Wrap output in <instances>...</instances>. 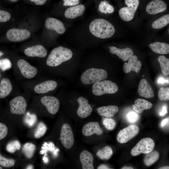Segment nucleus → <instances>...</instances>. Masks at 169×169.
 <instances>
[{
  "label": "nucleus",
  "instance_id": "1",
  "mask_svg": "<svg viewBox=\"0 0 169 169\" xmlns=\"http://www.w3.org/2000/svg\"><path fill=\"white\" fill-rule=\"evenodd\" d=\"M89 30L95 37L101 39L110 38L114 34L115 29L109 22L103 18L94 20L90 23Z\"/></svg>",
  "mask_w": 169,
  "mask_h": 169
},
{
  "label": "nucleus",
  "instance_id": "2",
  "mask_svg": "<svg viewBox=\"0 0 169 169\" xmlns=\"http://www.w3.org/2000/svg\"><path fill=\"white\" fill-rule=\"evenodd\" d=\"M73 52L69 49L59 46L53 49L49 55L47 64L51 67H56L70 60Z\"/></svg>",
  "mask_w": 169,
  "mask_h": 169
},
{
  "label": "nucleus",
  "instance_id": "3",
  "mask_svg": "<svg viewBox=\"0 0 169 169\" xmlns=\"http://www.w3.org/2000/svg\"><path fill=\"white\" fill-rule=\"evenodd\" d=\"M107 76V72L105 70L91 68L87 69L82 73L80 79L83 84L88 85L105 80Z\"/></svg>",
  "mask_w": 169,
  "mask_h": 169
},
{
  "label": "nucleus",
  "instance_id": "4",
  "mask_svg": "<svg viewBox=\"0 0 169 169\" xmlns=\"http://www.w3.org/2000/svg\"><path fill=\"white\" fill-rule=\"evenodd\" d=\"M117 85L111 81L104 80L96 82L92 87V93L96 96L105 94H113L118 90Z\"/></svg>",
  "mask_w": 169,
  "mask_h": 169
},
{
  "label": "nucleus",
  "instance_id": "5",
  "mask_svg": "<svg viewBox=\"0 0 169 169\" xmlns=\"http://www.w3.org/2000/svg\"><path fill=\"white\" fill-rule=\"evenodd\" d=\"M154 141L149 137L143 138L140 140L132 148L131 154L136 156L141 153L146 154L151 152L155 147Z\"/></svg>",
  "mask_w": 169,
  "mask_h": 169
},
{
  "label": "nucleus",
  "instance_id": "6",
  "mask_svg": "<svg viewBox=\"0 0 169 169\" xmlns=\"http://www.w3.org/2000/svg\"><path fill=\"white\" fill-rule=\"evenodd\" d=\"M127 7H123L119 11V14L120 18L125 21L132 20L139 3V0H125Z\"/></svg>",
  "mask_w": 169,
  "mask_h": 169
},
{
  "label": "nucleus",
  "instance_id": "7",
  "mask_svg": "<svg viewBox=\"0 0 169 169\" xmlns=\"http://www.w3.org/2000/svg\"><path fill=\"white\" fill-rule=\"evenodd\" d=\"M139 130L137 125H130L119 132L116 137L117 140L120 143H126L137 135Z\"/></svg>",
  "mask_w": 169,
  "mask_h": 169
},
{
  "label": "nucleus",
  "instance_id": "8",
  "mask_svg": "<svg viewBox=\"0 0 169 169\" xmlns=\"http://www.w3.org/2000/svg\"><path fill=\"white\" fill-rule=\"evenodd\" d=\"M59 139L67 149H69L73 146L74 143V135L72 128L68 124L65 123L63 125Z\"/></svg>",
  "mask_w": 169,
  "mask_h": 169
},
{
  "label": "nucleus",
  "instance_id": "9",
  "mask_svg": "<svg viewBox=\"0 0 169 169\" xmlns=\"http://www.w3.org/2000/svg\"><path fill=\"white\" fill-rule=\"evenodd\" d=\"M10 111L12 113L23 115L25 113L27 104L25 98L18 96L12 100L10 103Z\"/></svg>",
  "mask_w": 169,
  "mask_h": 169
},
{
  "label": "nucleus",
  "instance_id": "10",
  "mask_svg": "<svg viewBox=\"0 0 169 169\" xmlns=\"http://www.w3.org/2000/svg\"><path fill=\"white\" fill-rule=\"evenodd\" d=\"M7 38L12 42L21 41L28 38L30 36V32L26 29L11 28L7 33Z\"/></svg>",
  "mask_w": 169,
  "mask_h": 169
},
{
  "label": "nucleus",
  "instance_id": "11",
  "mask_svg": "<svg viewBox=\"0 0 169 169\" xmlns=\"http://www.w3.org/2000/svg\"><path fill=\"white\" fill-rule=\"evenodd\" d=\"M17 65L21 74L26 78H32L37 74L38 70L36 68L23 59L19 60Z\"/></svg>",
  "mask_w": 169,
  "mask_h": 169
},
{
  "label": "nucleus",
  "instance_id": "12",
  "mask_svg": "<svg viewBox=\"0 0 169 169\" xmlns=\"http://www.w3.org/2000/svg\"><path fill=\"white\" fill-rule=\"evenodd\" d=\"M41 102L46 107L48 112L51 114H56L59 109V101L54 96H44L41 98Z\"/></svg>",
  "mask_w": 169,
  "mask_h": 169
},
{
  "label": "nucleus",
  "instance_id": "13",
  "mask_svg": "<svg viewBox=\"0 0 169 169\" xmlns=\"http://www.w3.org/2000/svg\"><path fill=\"white\" fill-rule=\"evenodd\" d=\"M77 101L79 104L77 111L78 115L82 118L90 116L92 112V109L87 100L84 97L80 96L78 98Z\"/></svg>",
  "mask_w": 169,
  "mask_h": 169
},
{
  "label": "nucleus",
  "instance_id": "14",
  "mask_svg": "<svg viewBox=\"0 0 169 169\" xmlns=\"http://www.w3.org/2000/svg\"><path fill=\"white\" fill-rule=\"evenodd\" d=\"M82 132L84 136H89L94 134L101 135L103 131L98 122H90L84 125Z\"/></svg>",
  "mask_w": 169,
  "mask_h": 169
},
{
  "label": "nucleus",
  "instance_id": "15",
  "mask_svg": "<svg viewBox=\"0 0 169 169\" xmlns=\"http://www.w3.org/2000/svg\"><path fill=\"white\" fill-rule=\"evenodd\" d=\"M167 8V5L164 1L154 0L147 5L146 10L148 13L154 15L165 11Z\"/></svg>",
  "mask_w": 169,
  "mask_h": 169
},
{
  "label": "nucleus",
  "instance_id": "16",
  "mask_svg": "<svg viewBox=\"0 0 169 169\" xmlns=\"http://www.w3.org/2000/svg\"><path fill=\"white\" fill-rule=\"evenodd\" d=\"M142 66L141 62L138 60L136 55H134L129 59L128 63L125 62L123 65L124 72L125 73L130 72L131 71L138 73Z\"/></svg>",
  "mask_w": 169,
  "mask_h": 169
},
{
  "label": "nucleus",
  "instance_id": "17",
  "mask_svg": "<svg viewBox=\"0 0 169 169\" xmlns=\"http://www.w3.org/2000/svg\"><path fill=\"white\" fill-rule=\"evenodd\" d=\"M137 92L140 96L146 99L150 98L154 96L152 88L145 79L140 80L138 86Z\"/></svg>",
  "mask_w": 169,
  "mask_h": 169
},
{
  "label": "nucleus",
  "instance_id": "18",
  "mask_svg": "<svg viewBox=\"0 0 169 169\" xmlns=\"http://www.w3.org/2000/svg\"><path fill=\"white\" fill-rule=\"evenodd\" d=\"M24 53L29 57L44 58L46 56L47 52L43 46L36 45L27 47L24 50Z\"/></svg>",
  "mask_w": 169,
  "mask_h": 169
},
{
  "label": "nucleus",
  "instance_id": "19",
  "mask_svg": "<svg viewBox=\"0 0 169 169\" xmlns=\"http://www.w3.org/2000/svg\"><path fill=\"white\" fill-rule=\"evenodd\" d=\"M110 53L115 54L124 61H126L134 55L133 50L128 47L120 49L113 46L109 47Z\"/></svg>",
  "mask_w": 169,
  "mask_h": 169
},
{
  "label": "nucleus",
  "instance_id": "20",
  "mask_svg": "<svg viewBox=\"0 0 169 169\" xmlns=\"http://www.w3.org/2000/svg\"><path fill=\"white\" fill-rule=\"evenodd\" d=\"M46 27L49 29L54 30L59 34L64 33L66 30L64 24L60 20L53 18H49L46 20Z\"/></svg>",
  "mask_w": 169,
  "mask_h": 169
},
{
  "label": "nucleus",
  "instance_id": "21",
  "mask_svg": "<svg viewBox=\"0 0 169 169\" xmlns=\"http://www.w3.org/2000/svg\"><path fill=\"white\" fill-rule=\"evenodd\" d=\"M57 85V83L54 80H47L36 85L34 90L38 94H44L54 90Z\"/></svg>",
  "mask_w": 169,
  "mask_h": 169
},
{
  "label": "nucleus",
  "instance_id": "22",
  "mask_svg": "<svg viewBox=\"0 0 169 169\" xmlns=\"http://www.w3.org/2000/svg\"><path fill=\"white\" fill-rule=\"evenodd\" d=\"M79 159L83 169H94V157L91 153L86 150L83 151L80 154Z\"/></svg>",
  "mask_w": 169,
  "mask_h": 169
},
{
  "label": "nucleus",
  "instance_id": "23",
  "mask_svg": "<svg viewBox=\"0 0 169 169\" xmlns=\"http://www.w3.org/2000/svg\"><path fill=\"white\" fill-rule=\"evenodd\" d=\"M85 10L84 6L79 4L67 9L64 13V16L66 18L74 19L82 15Z\"/></svg>",
  "mask_w": 169,
  "mask_h": 169
},
{
  "label": "nucleus",
  "instance_id": "24",
  "mask_svg": "<svg viewBox=\"0 0 169 169\" xmlns=\"http://www.w3.org/2000/svg\"><path fill=\"white\" fill-rule=\"evenodd\" d=\"M97 110L98 113L101 116L112 118L118 111L119 109L116 105H109L99 107Z\"/></svg>",
  "mask_w": 169,
  "mask_h": 169
},
{
  "label": "nucleus",
  "instance_id": "25",
  "mask_svg": "<svg viewBox=\"0 0 169 169\" xmlns=\"http://www.w3.org/2000/svg\"><path fill=\"white\" fill-rule=\"evenodd\" d=\"M152 104L147 100L142 99H138L135 102V104L132 106L133 109L138 113H142L144 110L151 108Z\"/></svg>",
  "mask_w": 169,
  "mask_h": 169
},
{
  "label": "nucleus",
  "instance_id": "26",
  "mask_svg": "<svg viewBox=\"0 0 169 169\" xmlns=\"http://www.w3.org/2000/svg\"><path fill=\"white\" fill-rule=\"evenodd\" d=\"M13 89V86L10 79L3 78L0 84V98L3 99L8 95Z\"/></svg>",
  "mask_w": 169,
  "mask_h": 169
},
{
  "label": "nucleus",
  "instance_id": "27",
  "mask_svg": "<svg viewBox=\"0 0 169 169\" xmlns=\"http://www.w3.org/2000/svg\"><path fill=\"white\" fill-rule=\"evenodd\" d=\"M149 47L154 52L158 54L169 53V44H168L157 42L150 44Z\"/></svg>",
  "mask_w": 169,
  "mask_h": 169
},
{
  "label": "nucleus",
  "instance_id": "28",
  "mask_svg": "<svg viewBox=\"0 0 169 169\" xmlns=\"http://www.w3.org/2000/svg\"><path fill=\"white\" fill-rule=\"evenodd\" d=\"M169 23V14L165 15L154 21L152 23V27L155 29H161Z\"/></svg>",
  "mask_w": 169,
  "mask_h": 169
},
{
  "label": "nucleus",
  "instance_id": "29",
  "mask_svg": "<svg viewBox=\"0 0 169 169\" xmlns=\"http://www.w3.org/2000/svg\"><path fill=\"white\" fill-rule=\"evenodd\" d=\"M159 157L158 152L155 150L146 154L144 159V164L147 166H150L156 162Z\"/></svg>",
  "mask_w": 169,
  "mask_h": 169
},
{
  "label": "nucleus",
  "instance_id": "30",
  "mask_svg": "<svg viewBox=\"0 0 169 169\" xmlns=\"http://www.w3.org/2000/svg\"><path fill=\"white\" fill-rule=\"evenodd\" d=\"M113 150L109 146H106L99 150L96 153L97 156L101 160L109 159L113 154Z\"/></svg>",
  "mask_w": 169,
  "mask_h": 169
},
{
  "label": "nucleus",
  "instance_id": "31",
  "mask_svg": "<svg viewBox=\"0 0 169 169\" xmlns=\"http://www.w3.org/2000/svg\"><path fill=\"white\" fill-rule=\"evenodd\" d=\"M157 60L160 64L163 74L165 75L169 74V59L164 55L159 56Z\"/></svg>",
  "mask_w": 169,
  "mask_h": 169
},
{
  "label": "nucleus",
  "instance_id": "32",
  "mask_svg": "<svg viewBox=\"0 0 169 169\" xmlns=\"http://www.w3.org/2000/svg\"><path fill=\"white\" fill-rule=\"evenodd\" d=\"M35 145L31 143H27L23 147L22 151L25 156L28 158H31L36 149Z\"/></svg>",
  "mask_w": 169,
  "mask_h": 169
},
{
  "label": "nucleus",
  "instance_id": "33",
  "mask_svg": "<svg viewBox=\"0 0 169 169\" xmlns=\"http://www.w3.org/2000/svg\"><path fill=\"white\" fill-rule=\"evenodd\" d=\"M98 10L102 13H104L105 11L109 13H112L114 8L112 5H110L106 1H102L99 5Z\"/></svg>",
  "mask_w": 169,
  "mask_h": 169
},
{
  "label": "nucleus",
  "instance_id": "34",
  "mask_svg": "<svg viewBox=\"0 0 169 169\" xmlns=\"http://www.w3.org/2000/svg\"><path fill=\"white\" fill-rule=\"evenodd\" d=\"M41 149L40 154H45V156L47 155L46 152L48 151L52 152L53 155L58 150V148H55L54 144L52 142H50L49 144L47 142H44Z\"/></svg>",
  "mask_w": 169,
  "mask_h": 169
},
{
  "label": "nucleus",
  "instance_id": "35",
  "mask_svg": "<svg viewBox=\"0 0 169 169\" xmlns=\"http://www.w3.org/2000/svg\"><path fill=\"white\" fill-rule=\"evenodd\" d=\"M37 121L36 115L27 112L23 118L24 123L29 127H32L36 123Z\"/></svg>",
  "mask_w": 169,
  "mask_h": 169
},
{
  "label": "nucleus",
  "instance_id": "36",
  "mask_svg": "<svg viewBox=\"0 0 169 169\" xmlns=\"http://www.w3.org/2000/svg\"><path fill=\"white\" fill-rule=\"evenodd\" d=\"M47 130L46 125L43 122H40L38 125L34 134V137L36 138L43 136Z\"/></svg>",
  "mask_w": 169,
  "mask_h": 169
},
{
  "label": "nucleus",
  "instance_id": "37",
  "mask_svg": "<svg viewBox=\"0 0 169 169\" xmlns=\"http://www.w3.org/2000/svg\"><path fill=\"white\" fill-rule=\"evenodd\" d=\"M20 142L18 140H15L8 143L6 146V149L8 152L13 153L20 149Z\"/></svg>",
  "mask_w": 169,
  "mask_h": 169
},
{
  "label": "nucleus",
  "instance_id": "38",
  "mask_svg": "<svg viewBox=\"0 0 169 169\" xmlns=\"http://www.w3.org/2000/svg\"><path fill=\"white\" fill-rule=\"evenodd\" d=\"M159 100L161 101H168L169 100V88L161 87L158 93Z\"/></svg>",
  "mask_w": 169,
  "mask_h": 169
},
{
  "label": "nucleus",
  "instance_id": "39",
  "mask_svg": "<svg viewBox=\"0 0 169 169\" xmlns=\"http://www.w3.org/2000/svg\"><path fill=\"white\" fill-rule=\"evenodd\" d=\"M15 160L12 159H7L0 154V165L5 167H9L13 166Z\"/></svg>",
  "mask_w": 169,
  "mask_h": 169
},
{
  "label": "nucleus",
  "instance_id": "40",
  "mask_svg": "<svg viewBox=\"0 0 169 169\" xmlns=\"http://www.w3.org/2000/svg\"><path fill=\"white\" fill-rule=\"evenodd\" d=\"M103 125L108 130H112L114 129L116 125L115 120L112 118H105L103 120Z\"/></svg>",
  "mask_w": 169,
  "mask_h": 169
},
{
  "label": "nucleus",
  "instance_id": "41",
  "mask_svg": "<svg viewBox=\"0 0 169 169\" xmlns=\"http://www.w3.org/2000/svg\"><path fill=\"white\" fill-rule=\"evenodd\" d=\"M12 64L10 60L7 58L0 59V69L4 71L10 69Z\"/></svg>",
  "mask_w": 169,
  "mask_h": 169
},
{
  "label": "nucleus",
  "instance_id": "42",
  "mask_svg": "<svg viewBox=\"0 0 169 169\" xmlns=\"http://www.w3.org/2000/svg\"><path fill=\"white\" fill-rule=\"evenodd\" d=\"M126 118L130 122L134 123L138 121L139 116L138 113L135 111H131L127 114Z\"/></svg>",
  "mask_w": 169,
  "mask_h": 169
},
{
  "label": "nucleus",
  "instance_id": "43",
  "mask_svg": "<svg viewBox=\"0 0 169 169\" xmlns=\"http://www.w3.org/2000/svg\"><path fill=\"white\" fill-rule=\"evenodd\" d=\"M11 14L7 11L0 10V22H6L11 18Z\"/></svg>",
  "mask_w": 169,
  "mask_h": 169
},
{
  "label": "nucleus",
  "instance_id": "44",
  "mask_svg": "<svg viewBox=\"0 0 169 169\" xmlns=\"http://www.w3.org/2000/svg\"><path fill=\"white\" fill-rule=\"evenodd\" d=\"M8 131L7 126L4 124L0 122V140L6 136Z\"/></svg>",
  "mask_w": 169,
  "mask_h": 169
},
{
  "label": "nucleus",
  "instance_id": "45",
  "mask_svg": "<svg viewBox=\"0 0 169 169\" xmlns=\"http://www.w3.org/2000/svg\"><path fill=\"white\" fill-rule=\"evenodd\" d=\"M63 5L64 6H74L77 5L79 3V0H63Z\"/></svg>",
  "mask_w": 169,
  "mask_h": 169
},
{
  "label": "nucleus",
  "instance_id": "46",
  "mask_svg": "<svg viewBox=\"0 0 169 169\" xmlns=\"http://www.w3.org/2000/svg\"><path fill=\"white\" fill-rule=\"evenodd\" d=\"M32 2H34L35 3L38 5H41L44 4L47 0H30Z\"/></svg>",
  "mask_w": 169,
  "mask_h": 169
},
{
  "label": "nucleus",
  "instance_id": "47",
  "mask_svg": "<svg viewBox=\"0 0 169 169\" xmlns=\"http://www.w3.org/2000/svg\"><path fill=\"white\" fill-rule=\"evenodd\" d=\"M157 83L160 84H163L165 83H169L168 80H166L162 77H159Z\"/></svg>",
  "mask_w": 169,
  "mask_h": 169
},
{
  "label": "nucleus",
  "instance_id": "48",
  "mask_svg": "<svg viewBox=\"0 0 169 169\" xmlns=\"http://www.w3.org/2000/svg\"><path fill=\"white\" fill-rule=\"evenodd\" d=\"M167 113L166 107L165 105H164L162 108L161 111L160 113L161 116H163L164 115Z\"/></svg>",
  "mask_w": 169,
  "mask_h": 169
},
{
  "label": "nucleus",
  "instance_id": "49",
  "mask_svg": "<svg viewBox=\"0 0 169 169\" xmlns=\"http://www.w3.org/2000/svg\"><path fill=\"white\" fill-rule=\"evenodd\" d=\"M98 169H108L110 168L107 165L102 164L99 165L97 167Z\"/></svg>",
  "mask_w": 169,
  "mask_h": 169
},
{
  "label": "nucleus",
  "instance_id": "50",
  "mask_svg": "<svg viewBox=\"0 0 169 169\" xmlns=\"http://www.w3.org/2000/svg\"><path fill=\"white\" fill-rule=\"evenodd\" d=\"M169 121V118H167L162 120L161 122V126L163 127Z\"/></svg>",
  "mask_w": 169,
  "mask_h": 169
},
{
  "label": "nucleus",
  "instance_id": "51",
  "mask_svg": "<svg viewBox=\"0 0 169 169\" xmlns=\"http://www.w3.org/2000/svg\"><path fill=\"white\" fill-rule=\"evenodd\" d=\"M43 160L44 163H47L49 161V160L47 157L44 156L43 157Z\"/></svg>",
  "mask_w": 169,
  "mask_h": 169
},
{
  "label": "nucleus",
  "instance_id": "52",
  "mask_svg": "<svg viewBox=\"0 0 169 169\" xmlns=\"http://www.w3.org/2000/svg\"><path fill=\"white\" fill-rule=\"evenodd\" d=\"M121 169H133V167H131V166H124Z\"/></svg>",
  "mask_w": 169,
  "mask_h": 169
},
{
  "label": "nucleus",
  "instance_id": "53",
  "mask_svg": "<svg viewBox=\"0 0 169 169\" xmlns=\"http://www.w3.org/2000/svg\"><path fill=\"white\" fill-rule=\"evenodd\" d=\"M27 169H32L33 168V167L32 165H29L26 167Z\"/></svg>",
  "mask_w": 169,
  "mask_h": 169
},
{
  "label": "nucleus",
  "instance_id": "54",
  "mask_svg": "<svg viewBox=\"0 0 169 169\" xmlns=\"http://www.w3.org/2000/svg\"><path fill=\"white\" fill-rule=\"evenodd\" d=\"M169 166H163L161 167H160L159 169H169Z\"/></svg>",
  "mask_w": 169,
  "mask_h": 169
},
{
  "label": "nucleus",
  "instance_id": "55",
  "mask_svg": "<svg viewBox=\"0 0 169 169\" xmlns=\"http://www.w3.org/2000/svg\"><path fill=\"white\" fill-rule=\"evenodd\" d=\"M4 54L3 53L0 51V57L3 55Z\"/></svg>",
  "mask_w": 169,
  "mask_h": 169
},
{
  "label": "nucleus",
  "instance_id": "56",
  "mask_svg": "<svg viewBox=\"0 0 169 169\" xmlns=\"http://www.w3.org/2000/svg\"><path fill=\"white\" fill-rule=\"evenodd\" d=\"M10 0L12 2H15L17 1L18 0Z\"/></svg>",
  "mask_w": 169,
  "mask_h": 169
},
{
  "label": "nucleus",
  "instance_id": "57",
  "mask_svg": "<svg viewBox=\"0 0 169 169\" xmlns=\"http://www.w3.org/2000/svg\"><path fill=\"white\" fill-rule=\"evenodd\" d=\"M0 169H2V168L0 166Z\"/></svg>",
  "mask_w": 169,
  "mask_h": 169
},
{
  "label": "nucleus",
  "instance_id": "58",
  "mask_svg": "<svg viewBox=\"0 0 169 169\" xmlns=\"http://www.w3.org/2000/svg\"><path fill=\"white\" fill-rule=\"evenodd\" d=\"M143 76H144V75H143Z\"/></svg>",
  "mask_w": 169,
  "mask_h": 169
},
{
  "label": "nucleus",
  "instance_id": "59",
  "mask_svg": "<svg viewBox=\"0 0 169 169\" xmlns=\"http://www.w3.org/2000/svg\"></svg>",
  "mask_w": 169,
  "mask_h": 169
}]
</instances>
